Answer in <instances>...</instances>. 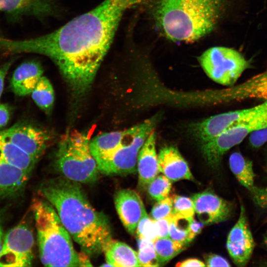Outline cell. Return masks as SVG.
Listing matches in <instances>:
<instances>
[{
    "mask_svg": "<svg viewBox=\"0 0 267 267\" xmlns=\"http://www.w3.org/2000/svg\"><path fill=\"white\" fill-rule=\"evenodd\" d=\"M89 255L84 252L78 253L80 267L92 266V265L91 264V263L89 259Z\"/></svg>",
    "mask_w": 267,
    "mask_h": 267,
    "instance_id": "74e56055",
    "label": "cell"
},
{
    "mask_svg": "<svg viewBox=\"0 0 267 267\" xmlns=\"http://www.w3.org/2000/svg\"><path fill=\"white\" fill-rule=\"evenodd\" d=\"M29 175L19 168L0 162V199L13 198L20 194Z\"/></svg>",
    "mask_w": 267,
    "mask_h": 267,
    "instance_id": "e0dca14e",
    "label": "cell"
},
{
    "mask_svg": "<svg viewBox=\"0 0 267 267\" xmlns=\"http://www.w3.org/2000/svg\"><path fill=\"white\" fill-rule=\"evenodd\" d=\"M223 7V0H156L152 15L156 27L165 38L188 43L213 31Z\"/></svg>",
    "mask_w": 267,
    "mask_h": 267,
    "instance_id": "3957f363",
    "label": "cell"
},
{
    "mask_svg": "<svg viewBox=\"0 0 267 267\" xmlns=\"http://www.w3.org/2000/svg\"><path fill=\"white\" fill-rule=\"evenodd\" d=\"M10 118V111L6 105L0 103V128L5 126Z\"/></svg>",
    "mask_w": 267,
    "mask_h": 267,
    "instance_id": "d590c367",
    "label": "cell"
},
{
    "mask_svg": "<svg viewBox=\"0 0 267 267\" xmlns=\"http://www.w3.org/2000/svg\"><path fill=\"white\" fill-rule=\"evenodd\" d=\"M206 266L230 267L229 263L223 257L216 254H211L205 258Z\"/></svg>",
    "mask_w": 267,
    "mask_h": 267,
    "instance_id": "d6a6232c",
    "label": "cell"
},
{
    "mask_svg": "<svg viewBox=\"0 0 267 267\" xmlns=\"http://www.w3.org/2000/svg\"><path fill=\"white\" fill-rule=\"evenodd\" d=\"M195 212L204 224L222 222L230 216L232 204L211 191H204L192 197Z\"/></svg>",
    "mask_w": 267,
    "mask_h": 267,
    "instance_id": "7c38bea8",
    "label": "cell"
},
{
    "mask_svg": "<svg viewBox=\"0 0 267 267\" xmlns=\"http://www.w3.org/2000/svg\"><path fill=\"white\" fill-rule=\"evenodd\" d=\"M204 224L202 222H198L193 217L192 218L189 235V239L191 242L194 237L201 232Z\"/></svg>",
    "mask_w": 267,
    "mask_h": 267,
    "instance_id": "836d02e7",
    "label": "cell"
},
{
    "mask_svg": "<svg viewBox=\"0 0 267 267\" xmlns=\"http://www.w3.org/2000/svg\"><path fill=\"white\" fill-rule=\"evenodd\" d=\"M267 142V127L256 131L249 135V143L251 147L258 148Z\"/></svg>",
    "mask_w": 267,
    "mask_h": 267,
    "instance_id": "f546056e",
    "label": "cell"
},
{
    "mask_svg": "<svg viewBox=\"0 0 267 267\" xmlns=\"http://www.w3.org/2000/svg\"><path fill=\"white\" fill-rule=\"evenodd\" d=\"M137 256L140 267H158V259L153 241L138 238Z\"/></svg>",
    "mask_w": 267,
    "mask_h": 267,
    "instance_id": "d4e9b609",
    "label": "cell"
},
{
    "mask_svg": "<svg viewBox=\"0 0 267 267\" xmlns=\"http://www.w3.org/2000/svg\"><path fill=\"white\" fill-rule=\"evenodd\" d=\"M265 243H266V245L267 246V235L266 237V238H265Z\"/></svg>",
    "mask_w": 267,
    "mask_h": 267,
    "instance_id": "60d3db41",
    "label": "cell"
},
{
    "mask_svg": "<svg viewBox=\"0 0 267 267\" xmlns=\"http://www.w3.org/2000/svg\"><path fill=\"white\" fill-rule=\"evenodd\" d=\"M137 169L139 184L145 188L160 173L154 130L146 138L139 152Z\"/></svg>",
    "mask_w": 267,
    "mask_h": 267,
    "instance_id": "9a60e30c",
    "label": "cell"
},
{
    "mask_svg": "<svg viewBox=\"0 0 267 267\" xmlns=\"http://www.w3.org/2000/svg\"><path fill=\"white\" fill-rule=\"evenodd\" d=\"M135 232L138 238H145L154 242L157 238L154 220L145 212L136 227Z\"/></svg>",
    "mask_w": 267,
    "mask_h": 267,
    "instance_id": "4316f807",
    "label": "cell"
},
{
    "mask_svg": "<svg viewBox=\"0 0 267 267\" xmlns=\"http://www.w3.org/2000/svg\"><path fill=\"white\" fill-rule=\"evenodd\" d=\"M255 247V242L244 205H240L239 218L229 231L226 248L233 263L238 267L246 266Z\"/></svg>",
    "mask_w": 267,
    "mask_h": 267,
    "instance_id": "8fae6325",
    "label": "cell"
},
{
    "mask_svg": "<svg viewBox=\"0 0 267 267\" xmlns=\"http://www.w3.org/2000/svg\"><path fill=\"white\" fill-rule=\"evenodd\" d=\"M172 215L154 220L158 238L169 237L170 225Z\"/></svg>",
    "mask_w": 267,
    "mask_h": 267,
    "instance_id": "4dcf8cb0",
    "label": "cell"
},
{
    "mask_svg": "<svg viewBox=\"0 0 267 267\" xmlns=\"http://www.w3.org/2000/svg\"><path fill=\"white\" fill-rule=\"evenodd\" d=\"M158 159L160 172L171 181L193 179L187 163L176 147H163L159 151Z\"/></svg>",
    "mask_w": 267,
    "mask_h": 267,
    "instance_id": "5bb4252c",
    "label": "cell"
},
{
    "mask_svg": "<svg viewBox=\"0 0 267 267\" xmlns=\"http://www.w3.org/2000/svg\"><path fill=\"white\" fill-rule=\"evenodd\" d=\"M153 243L160 266L168 263L186 247L185 244L170 237L157 238Z\"/></svg>",
    "mask_w": 267,
    "mask_h": 267,
    "instance_id": "603a6c76",
    "label": "cell"
},
{
    "mask_svg": "<svg viewBox=\"0 0 267 267\" xmlns=\"http://www.w3.org/2000/svg\"><path fill=\"white\" fill-rule=\"evenodd\" d=\"M176 267H206V265L197 259H188L182 262H179L176 265Z\"/></svg>",
    "mask_w": 267,
    "mask_h": 267,
    "instance_id": "8d00e7d4",
    "label": "cell"
},
{
    "mask_svg": "<svg viewBox=\"0 0 267 267\" xmlns=\"http://www.w3.org/2000/svg\"><path fill=\"white\" fill-rule=\"evenodd\" d=\"M34 238L25 224L10 229L4 236L0 253V267H24L31 266Z\"/></svg>",
    "mask_w": 267,
    "mask_h": 267,
    "instance_id": "9c48e42d",
    "label": "cell"
},
{
    "mask_svg": "<svg viewBox=\"0 0 267 267\" xmlns=\"http://www.w3.org/2000/svg\"><path fill=\"white\" fill-rule=\"evenodd\" d=\"M146 0H104L50 33L25 40L0 36V49L49 57L72 90L82 94L91 85L123 15Z\"/></svg>",
    "mask_w": 267,
    "mask_h": 267,
    "instance_id": "6da1fadb",
    "label": "cell"
},
{
    "mask_svg": "<svg viewBox=\"0 0 267 267\" xmlns=\"http://www.w3.org/2000/svg\"><path fill=\"white\" fill-rule=\"evenodd\" d=\"M173 214H179L187 218L193 217L195 208L192 199L180 195H174Z\"/></svg>",
    "mask_w": 267,
    "mask_h": 267,
    "instance_id": "83f0119b",
    "label": "cell"
},
{
    "mask_svg": "<svg viewBox=\"0 0 267 267\" xmlns=\"http://www.w3.org/2000/svg\"><path fill=\"white\" fill-rule=\"evenodd\" d=\"M106 263L109 267H140L137 252L127 244L112 239L104 249Z\"/></svg>",
    "mask_w": 267,
    "mask_h": 267,
    "instance_id": "d6986e66",
    "label": "cell"
},
{
    "mask_svg": "<svg viewBox=\"0 0 267 267\" xmlns=\"http://www.w3.org/2000/svg\"><path fill=\"white\" fill-rule=\"evenodd\" d=\"M114 200L123 224L131 234L134 235L139 221L146 212L141 198L133 190L123 189L115 193Z\"/></svg>",
    "mask_w": 267,
    "mask_h": 267,
    "instance_id": "4fadbf2b",
    "label": "cell"
},
{
    "mask_svg": "<svg viewBox=\"0 0 267 267\" xmlns=\"http://www.w3.org/2000/svg\"><path fill=\"white\" fill-rule=\"evenodd\" d=\"M57 169L64 177L79 183L96 181L99 170L90 148V140L78 131L66 134L60 140L56 155Z\"/></svg>",
    "mask_w": 267,
    "mask_h": 267,
    "instance_id": "5b68a950",
    "label": "cell"
},
{
    "mask_svg": "<svg viewBox=\"0 0 267 267\" xmlns=\"http://www.w3.org/2000/svg\"><path fill=\"white\" fill-rule=\"evenodd\" d=\"M0 10L13 16L43 17L53 11L50 0H0Z\"/></svg>",
    "mask_w": 267,
    "mask_h": 267,
    "instance_id": "ac0fdd59",
    "label": "cell"
},
{
    "mask_svg": "<svg viewBox=\"0 0 267 267\" xmlns=\"http://www.w3.org/2000/svg\"><path fill=\"white\" fill-rule=\"evenodd\" d=\"M173 214V198H167L158 201L153 207L151 216L154 220H158Z\"/></svg>",
    "mask_w": 267,
    "mask_h": 267,
    "instance_id": "f1b7e54d",
    "label": "cell"
},
{
    "mask_svg": "<svg viewBox=\"0 0 267 267\" xmlns=\"http://www.w3.org/2000/svg\"><path fill=\"white\" fill-rule=\"evenodd\" d=\"M267 127V100L248 108L245 117L238 123L215 137L202 144L201 151L207 163L218 167L223 155L241 143L251 133Z\"/></svg>",
    "mask_w": 267,
    "mask_h": 267,
    "instance_id": "52a82bcc",
    "label": "cell"
},
{
    "mask_svg": "<svg viewBox=\"0 0 267 267\" xmlns=\"http://www.w3.org/2000/svg\"><path fill=\"white\" fill-rule=\"evenodd\" d=\"M255 202L262 208H267V186L257 187L252 194Z\"/></svg>",
    "mask_w": 267,
    "mask_h": 267,
    "instance_id": "1f68e13d",
    "label": "cell"
},
{
    "mask_svg": "<svg viewBox=\"0 0 267 267\" xmlns=\"http://www.w3.org/2000/svg\"><path fill=\"white\" fill-rule=\"evenodd\" d=\"M160 116L156 115L132 128L122 141L111 151L95 159L100 173L107 175H127L136 171L139 152L146 138L154 130Z\"/></svg>",
    "mask_w": 267,
    "mask_h": 267,
    "instance_id": "8992f818",
    "label": "cell"
},
{
    "mask_svg": "<svg viewBox=\"0 0 267 267\" xmlns=\"http://www.w3.org/2000/svg\"><path fill=\"white\" fill-rule=\"evenodd\" d=\"M43 75L41 65L37 61H29L21 64L13 72L10 88L18 96L31 94Z\"/></svg>",
    "mask_w": 267,
    "mask_h": 267,
    "instance_id": "2e32d148",
    "label": "cell"
},
{
    "mask_svg": "<svg viewBox=\"0 0 267 267\" xmlns=\"http://www.w3.org/2000/svg\"><path fill=\"white\" fill-rule=\"evenodd\" d=\"M4 236L3 230L1 226L0 225V253L1 252L3 243Z\"/></svg>",
    "mask_w": 267,
    "mask_h": 267,
    "instance_id": "f35d334b",
    "label": "cell"
},
{
    "mask_svg": "<svg viewBox=\"0 0 267 267\" xmlns=\"http://www.w3.org/2000/svg\"><path fill=\"white\" fill-rule=\"evenodd\" d=\"M266 163H267V149L266 152Z\"/></svg>",
    "mask_w": 267,
    "mask_h": 267,
    "instance_id": "ab89813d",
    "label": "cell"
},
{
    "mask_svg": "<svg viewBox=\"0 0 267 267\" xmlns=\"http://www.w3.org/2000/svg\"><path fill=\"white\" fill-rule=\"evenodd\" d=\"M38 159L0 136V162L16 166L30 174Z\"/></svg>",
    "mask_w": 267,
    "mask_h": 267,
    "instance_id": "ffe728a7",
    "label": "cell"
},
{
    "mask_svg": "<svg viewBox=\"0 0 267 267\" xmlns=\"http://www.w3.org/2000/svg\"><path fill=\"white\" fill-rule=\"evenodd\" d=\"M32 98L42 110L49 113L54 101V92L49 80L43 76L31 93Z\"/></svg>",
    "mask_w": 267,
    "mask_h": 267,
    "instance_id": "7402d4cb",
    "label": "cell"
},
{
    "mask_svg": "<svg viewBox=\"0 0 267 267\" xmlns=\"http://www.w3.org/2000/svg\"><path fill=\"white\" fill-rule=\"evenodd\" d=\"M198 61L206 75L224 86H233L243 73L250 67L249 62L237 50L216 46L205 50Z\"/></svg>",
    "mask_w": 267,
    "mask_h": 267,
    "instance_id": "ba28073f",
    "label": "cell"
},
{
    "mask_svg": "<svg viewBox=\"0 0 267 267\" xmlns=\"http://www.w3.org/2000/svg\"><path fill=\"white\" fill-rule=\"evenodd\" d=\"M80 183L59 177L46 180L40 192L83 252L98 255L112 239L110 227L105 216L91 206Z\"/></svg>",
    "mask_w": 267,
    "mask_h": 267,
    "instance_id": "7a4b0ae2",
    "label": "cell"
},
{
    "mask_svg": "<svg viewBox=\"0 0 267 267\" xmlns=\"http://www.w3.org/2000/svg\"><path fill=\"white\" fill-rule=\"evenodd\" d=\"M32 208L42 263L46 267H80L71 235L54 207L46 200L38 199Z\"/></svg>",
    "mask_w": 267,
    "mask_h": 267,
    "instance_id": "277c9868",
    "label": "cell"
},
{
    "mask_svg": "<svg viewBox=\"0 0 267 267\" xmlns=\"http://www.w3.org/2000/svg\"><path fill=\"white\" fill-rule=\"evenodd\" d=\"M0 136L38 160L45 151L50 139L45 131L24 123L0 131Z\"/></svg>",
    "mask_w": 267,
    "mask_h": 267,
    "instance_id": "30bf717a",
    "label": "cell"
},
{
    "mask_svg": "<svg viewBox=\"0 0 267 267\" xmlns=\"http://www.w3.org/2000/svg\"><path fill=\"white\" fill-rule=\"evenodd\" d=\"M171 186V181L163 175L155 178L148 185L147 188L149 195L159 201L168 197Z\"/></svg>",
    "mask_w": 267,
    "mask_h": 267,
    "instance_id": "484cf974",
    "label": "cell"
},
{
    "mask_svg": "<svg viewBox=\"0 0 267 267\" xmlns=\"http://www.w3.org/2000/svg\"><path fill=\"white\" fill-rule=\"evenodd\" d=\"M191 218L173 214L169 230V237L186 245L190 242L189 230Z\"/></svg>",
    "mask_w": 267,
    "mask_h": 267,
    "instance_id": "cb8c5ba5",
    "label": "cell"
},
{
    "mask_svg": "<svg viewBox=\"0 0 267 267\" xmlns=\"http://www.w3.org/2000/svg\"><path fill=\"white\" fill-rule=\"evenodd\" d=\"M13 62V60H10L0 67V98L3 91L5 76Z\"/></svg>",
    "mask_w": 267,
    "mask_h": 267,
    "instance_id": "e575fe53",
    "label": "cell"
},
{
    "mask_svg": "<svg viewBox=\"0 0 267 267\" xmlns=\"http://www.w3.org/2000/svg\"><path fill=\"white\" fill-rule=\"evenodd\" d=\"M229 165L238 182L252 194L257 187L252 162L235 151L230 155Z\"/></svg>",
    "mask_w": 267,
    "mask_h": 267,
    "instance_id": "44dd1931",
    "label": "cell"
}]
</instances>
